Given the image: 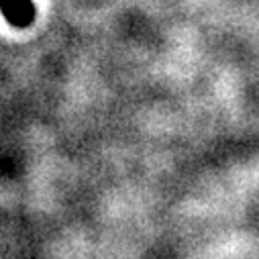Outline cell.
Returning a JSON list of instances; mask_svg holds the SVG:
<instances>
[{
    "label": "cell",
    "mask_w": 259,
    "mask_h": 259,
    "mask_svg": "<svg viewBox=\"0 0 259 259\" xmlns=\"http://www.w3.org/2000/svg\"><path fill=\"white\" fill-rule=\"evenodd\" d=\"M7 5V15L15 25H27L33 17L31 5L27 0H5Z\"/></svg>",
    "instance_id": "obj_1"
}]
</instances>
